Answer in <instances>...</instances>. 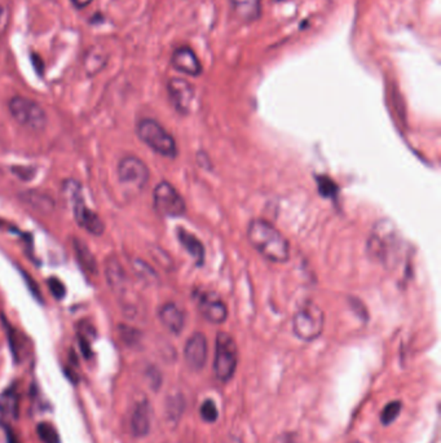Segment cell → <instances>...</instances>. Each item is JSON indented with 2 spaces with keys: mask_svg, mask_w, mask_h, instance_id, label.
Instances as JSON below:
<instances>
[{
  "mask_svg": "<svg viewBox=\"0 0 441 443\" xmlns=\"http://www.w3.org/2000/svg\"><path fill=\"white\" fill-rule=\"evenodd\" d=\"M133 271H135V274H137V276L142 279V280H145V282H154L156 279H157V276L154 274V271L151 270V267H149L145 262H142L140 260H135L133 262Z\"/></svg>",
  "mask_w": 441,
  "mask_h": 443,
  "instance_id": "obj_26",
  "label": "cell"
},
{
  "mask_svg": "<svg viewBox=\"0 0 441 443\" xmlns=\"http://www.w3.org/2000/svg\"><path fill=\"white\" fill-rule=\"evenodd\" d=\"M50 291L53 292V294L56 296V297H62L64 296V292H65V289H64V286L62 284L60 283L59 280H56V279H50Z\"/></svg>",
  "mask_w": 441,
  "mask_h": 443,
  "instance_id": "obj_29",
  "label": "cell"
},
{
  "mask_svg": "<svg viewBox=\"0 0 441 443\" xmlns=\"http://www.w3.org/2000/svg\"><path fill=\"white\" fill-rule=\"evenodd\" d=\"M325 326L324 311L313 302H306L300 308L292 320V329L295 336L306 343L315 341L318 338Z\"/></svg>",
  "mask_w": 441,
  "mask_h": 443,
  "instance_id": "obj_4",
  "label": "cell"
},
{
  "mask_svg": "<svg viewBox=\"0 0 441 443\" xmlns=\"http://www.w3.org/2000/svg\"><path fill=\"white\" fill-rule=\"evenodd\" d=\"M64 192L67 194V201L72 206L76 223L84 228L88 234H95V236L102 234L104 223L101 218L86 205L81 184L73 179H69L64 184Z\"/></svg>",
  "mask_w": 441,
  "mask_h": 443,
  "instance_id": "obj_3",
  "label": "cell"
},
{
  "mask_svg": "<svg viewBox=\"0 0 441 443\" xmlns=\"http://www.w3.org/2000/svg\"><path fill=\"white\" fill-rule=\"evenodd\" d=\"M151 416H153V411H151L149 402L144 399L136 403L133 415H131V421H130L131 432L135 437L142 438L149 435Z\"/></svg>",
  "mask_w": 441,
  "mask_h": 443,
  "instance_id": "obj_14",
  "label": "cell"
},
{
  "mask_svg": "<svg viewBox=\"0 0 441 443\" xmlns=\"http://www.w3.org/2000/svg\"><path fill=\"white\" fill-rule=\"evenodd\" d=\"M9 112L17 124L33 131H42L47 125V114L44 109L27 98L16 96L9 101Z\"/></svg>",
  "mask_w": 441,
  "mask_h": 443,
  "instance_id": "obj_7",
  "label": "cell"
},
{
  "mask_svg": "<svg viewBox=\"0 0 441 443\" xmlns=\"http://www.w3.org/2000/svg\"><path fill=\"white\" fill-rule=\"evenodd\" d=\"M9 25V11L0 6V38L6 34Z\"/></svg>",
  "mask_w": 441,
  "mask_h": 443,
  "instance_id": "obj_28",
  "label": "cell"
},
{
  "mask_svg": "<svg viewBox=\"0 0 441 443\" xmlns=\"http://www.w3.org/2000/svg\"><path fill=\"white\" fill-rule=\"evenodd\" d=\"M208 340L205 335L200 332L194 333L189 337V340L185 343L184 357L185 362L193 371H201L205 367L208 360Z\"/></svg>",
  "mask_w": 441,
  "mask_h": 443,
  "instance_id": "obj_12",
  "label": "cell"
},
{
  "mask_svg": "<svg viewBox=\"0 0 441 443\" xmlns=\"http://www.w3.org/2000/svg\"><path fill=\"white\" fill-rule=\"evenodd\" d=\"M351 443H361V442H358V441H355V442H351Z\"/></svg>",
  "mask_w": 441,
  "mask_h": 443,
  "instance_id": "obj_33",
  "label": "cell"
},
{
  "mask_svg": "<svg viewBox=\"0 0 441 443\" xmlns=\"http://www.w3.org/2000/svg\"><path fill=\"white\" fill-rule=\"evenodd\" d=\"M197 303L201 315L210 323L222 324L228 318V308L217 293H200Z\"/></svg>",
  "mask_w": 441,
  "mask_h": 443,
  "instance_id": "obj_11",
  "label": "cell"
},
{
  "mask_svg": "<svg viewBox=\"0 0 441 443\" xmlns=\"http://www.w3.org/2000/svg\"><path fill=\"white\" fill-rule=\"evenodd\" d=\"M251 246L266 260L285 263L290 258V244L275 226L264 219L252 220L247 228Z\"/></svg>",
  "mask_w": 441,
  "mask_h": 443,
  "instance_id": "obj_1",
  "label": "cell"
},
{
  "mask_svg": "<svg viewBox=\"0 0 441 443\" xmlns=\"http://www.w3.org/2000/svg\"><path fill=\"white\" fill-rule=\"evenodd\" d=\"M136 130L142 142L145 143L150 150L163 157L175 159L177 154L175 139L157 121L145 118L139 122Z\"/></svg>",
  "mask_w": 441,
  "mask_h": 443,
  "instance_id": "obj_5",
  "label": "cell"
},
{
  "mask_svg": "<svg viewBox=\"0 0 441 443\" xmlns=\"http://www.w3.org/2000/svg\"><path fill=\"white\" fill-rule=\"evenodd\" d=\"M238 364V348L233 337L225 332H219L217 337V352L214 360V372L219 381L228 383L232 380Z\"/></svg>",
  "mask_w": 441,
  "mask_h": 443,
  "instance_id": "obj_6",
  "label": "cell"
},
{
  "mask_svg": "<svg viewBox=\"0 0 441 443\" xmlns=\"http://www.w3.org/2000/svg\"><path fill=\"white\" fill-rule=\"evenodd\" d=\"M276 443H295V437L287 433V435H283V437H280Z\"/></svg>",
  "mask_w": 441,
  "mask_h": 443,
  "instance_id": "obj_30",
  "label": "cell"
},
{
  "mask_svg": "<svg viewBox=\"0 0 441 443\" xmlns=\"http://www.w3.org/2000/svg\"><path fill=\"white\" fill-rule=\"evenodd\" d=\"M233 443H240V442H236V441H233Z\"/></svg>",
  "mask_w": 441,
  "mask_h": 443,
  "instance_id": "obj_34",
  "label": "cell"
},
{
  "mask_svg": "<svg viewBox=\"0 0 441 443\" xmlns=\"http://www.w3.org/2000/svg\"><path fill=\"white\" fill-rule=\"evenodd\" d=\"M154 208L165 217H182L186 210L182 194L167 182H161L154 190Z\"/></svg>",
  "mask_w": 441,
  "mask_h": 443,
  "instance_id": "obj_9",
  "label": "cell"
},
{
  "mask_svg": "<svg viewBox=\"0 0 441 443\" xmlns=\"http://www.w3.org/2000/svg\"><path fill=\"white\" fill-rule=\"evenodd\" d=\"M179 242L183 245L184 249L189 253L193 260H196V263L198 266H202L205 262V248L200 242V239L191 232H188L186 230H179L177 232Z\"/></svg>",
  "mask_w": 441,
  "mask_h": 443,
  "instance_id": "obj_18",
  "label": "cell"
},
{
  "mask_svg": "<svg viewBox=\"0 0 441 443\" xmlns=\"http://www.w3.org/2000/svg\"><path fill=\"white\" fill-rule=\"evenodd\" d=\"M73 248H74L76 260L79 262L81 267L83 268V271H86L88 275H96L97 265L90 248L79 239L73 240Z\"/></svg>",
  "mask_w": 441,
  "mask_h": 443,
  "instance_id": "obj_19",
  "label": "cell"
},
{
  "mask_svg": "<svg viewBox=\"0 0 441 443\" xmlns=\"http://www.w3.org/2000/svg\"><path fill=\"white\" fill-rule=\"evenodd\" d=\"M18 412V398L13 389L6 390L0 395V414L7 418H15Z\"/></svg>",
  "mask_w": 441,
  "mask_h": 443,
  "instance_id": "obj_20",
  "label": "cell"
},
{
  "mask_svg": "<svg viewBox=\"0 0 441 443\" xmlns=\"http://www.w3.org/2000/svg\"><path fill=\"white\" fill-rule=\"evenodd\" d=\"M76 8H84L87 6H90L93 0H72Z\"/></svg>",
  "mask_w": 441,
  "mask_h": 443,
  "instance_id": "obj_31",
  "label": "cell"
},
{
  "mask_svg": "<svg viewBox=\"0 0 441 443\" xmlns=\"http://www.w3.org/2000/svg\"><path fill=\"white\" fill-rule=\"evenodd\" d=\"M107 279H108L109 286L117 296L119 302H122L125 312L130 311V301H128V294H130V286H128V279L125 276V271L122 266L119 265L116 258L110 257L107 260Z\"/></svg>",
  "mask_w": 441,
  "mask_h": 443,
  "instance_id": "obj_10",
  "label": "cell"
},
{
  "mask_svg": "<svg viewBox=\"0 0 441 443\" xmlns=\"http://www.w3.org/2000/svg\"><path fill=\"white\" fill-rule=\"evenodd\" d=\"M167 90L174 108L182 114L189 113L194 99V90L191 84L180 78H174L167 84Z\"/></svg>",
  "mask_w": 441,
  "mask_h": 443,
  "instance_id": "obj_13",
  "label": "cell"
},
{
  "mask_svg": "<svg viewBox=\"0 0 441 443\" xmlns=\"http://www.w3.org/2000/svg\"><path fill=\"white\" fill-rule=\"evenodd\" d=\"M316 184L318 187V192L325 199H335L338 193V185L330 179L329 176H317Z\"/></svg>",
  "mask_w": 441,
  "mask_h": 443,
  "instance_id": "obj_23",
  "label": "cell"
},
{
  "mask_svg": "<svg viewBox=\"0 0 441 443\" xmlns=\"http://www.w3.org/2000/svg\"><path fill=\"white\" fill-rule=\"evenodd\" d=\"M118 179L127 192L140 193L149 182V168L142 159L128 156L118 165Z\"/></svg>",
  "mask_w": 441,
  "mask_h": 443,
  "instance_id": "obj_8",
  "label": "cell"
},
{
  "mask_svg": "<svg viewBox=\"0 0 441 443\" xmlns=\"http://www.w3.org/2000/svg\"><path fill=\"white\" fill-rule=\"evenodd\" d=\"M24 200L27 202L32 208L41 211H50L53 209V202L48 196L42 193L27 192L24 194Z\"/></svg>",
  "mask_w": 441,
  "mask_h": 443,
  "instance_id": "obj_22",
  "label": "cell"
},
{
  "mask_svg": "<svg viewBox=\"0 0 441 443\" xmlns=\"http://www.w3.org/2000/svg\"><path fill=\"white\" fill-rule=\"evenodd\" d=\"M273 1H283V0H273Z\"/></svg>",
  "mask_w": 441,
  "mask_h": 443,
  "instance_id": "obj_32",
  "label": "cell"
},
{
  "mask_svg": "<svg viewBox=\"0 0 441 443\" xmlns=\"http://www.w3.org/2000/svg\"><path fill=\"white\" fill-rule=\"evenodd\" d=\"M38 435L44 443H60L57 430L48 423H42L38 427Z\"/></svg>",
  "mask_w": 441,
  "mask_h": 443,
  "instance_id": "obj_27",
  "label": "cell"
},
{
  "mask_svg": "<svg viewBox=\"0 0 441 443\" xmlns=\"http://www.w3.org/2000/svg\"><path fill=\"white\" fill-rule=\"evenodd\" d=\"M201 418L205 420L206 423H215L219 418V411H217V404L212 399H206L201 404L200 407Z\"/></svg>",
  "mask_w": 441,
  "mask_h": 443,
  "instance_id": "obj_25",
  "label": "cell"
},
{
  "mask_svg": "<svg viewBox=\"0 0 441 443\" xmlns=\"http://www.w3.org/2000/svg\"><path fill=\"white\" fill-rule=\"evenodd\" d=\"M184 407H185V402H184V397L182 394L171 395L167 401V418L168 420L177 423L183 415Z\"/></svg>",
  "mask_w": 441,
  "mask_h": 443,
  "instance_id": "obj_21",
  "label": "cell"
},
{
  "mask_svg": "<svg viewBox=\"0 0 441 443\" xmlns=\"http://www.w3.org/2000/svg\"><path fill=\"white\" fill-rule=\"evenodd\" d=\"M401 249V237L391 220H379L367 240V251L372 258L391 268Z\"/></svg>",
  "mask_w": 441,
  "mask_h": 443,
  "instance_id": "obj_2",
  "label": "cell"
},
{
  "mask_svg": "<svg viewBox=\"0 0 441 443\" xmlns=\"http://www.w3.org/2000/svg\"><path fill=\"white\" fill-rule=\"evenodd\" d=\"M234 15L243 22L258 20L262 12V0H229Z\"/></svg>",
  "mask_w": 441,
  "mask_h": 443,
  "instance_id": "obj_17",
  "label": "cell"
},
{
  "mask_svg": "<svg viewBox=\"0 0 441 443\" xmlns=\"http://www.w3.org/2000/svg\"><path fill=\"white\" fill-rule=\"evenodd\" d=\"M159 320L171 333L179 335L183 331L185 317L182 309L175 303H166L159 310Z\"/></svg>",
  "mask_w": 441,
  "mask_h": 443,
  "instance_id": "obj_16",
  "label": "cell"
},
{
  "mask_svg": "<svg viewBox=\"0 0 441 443\" xmlns=\"http://www.w3.org/2000/svg\"><path fill=\"white\" fill-rule=\"evenodd\" d=\"M402 409L401 401H392L383 409L381 414V421L383 425H390L396 418H399L400 412Z\"/></svg>",
  "mask_w": 441,
  "mask_h": 443,
  "instance_id": "obj_24",
  "label": "cell"
},
{
  "mask_svg": "<svg viewBox=\"0 0 441 443\" xmlns=\"http://www.w3.org/2000/svg\"><path fill=\"white\" fill-rule=\"evenodd\" d=\"M171 64L176 70L188 76L197 77L202 73V65L197 55L189 47H180L174 52Z\"/></svg>",
  "mask_w": 441,
  "mask_h": 443,
  "instance_id": "obj_15",
  "label": "cell"
}]
</instances>
